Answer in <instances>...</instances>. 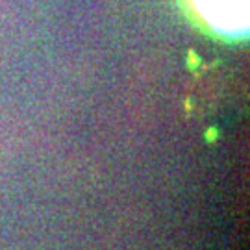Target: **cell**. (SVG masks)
Listing matches in <instances>:
<instances>
[{
    "instance_id": "obj_1",
    "label": "cell",
    "mask_w": 250,
    "mask_h": 250,
    "mask_svg": "<svg viewBox=\"0 0 250 250\" xmlns=\"http://www.w3.org/2000/svg\"><path fill=\"white\" fill-rule=\"evenodd\" d=\"M206 22L221 32L239 30L247 22V0H193Z\"/></svg>"
}]
</instances>
